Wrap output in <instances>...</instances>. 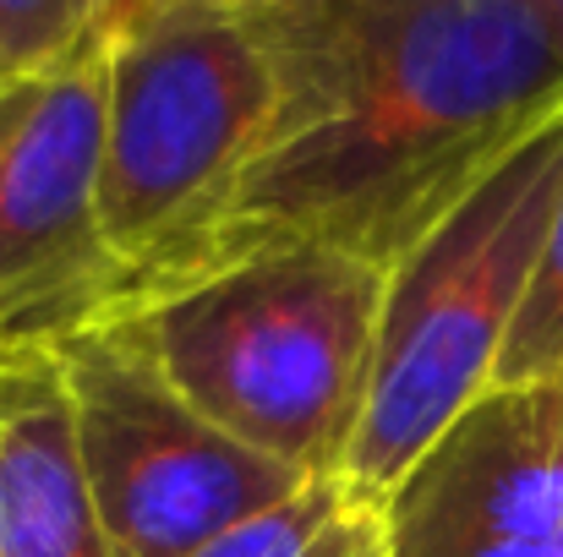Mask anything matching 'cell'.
<instances>
[{
  "label": "cell",
  "mask_w": 563,
  "mask_h": 557,
  "mask_svg": "<svg viewBox=\"0 0 563 557\" xmlns=\"http://www.w3.org/2000/svg\"><path fill=\"white\" fill-rule=\"evenodd\" d=\"M241 11L274 110L219 246L285 235L388 268L563 110V49L531 0H241Z\"/></svg>",
  "instance_id": "cell-1"
},
{
  "label": "cell",
  "mask_w": 563,
  "mask_h": 557,
  "mask_svg": "<svg viewBox=\"0 0 563 557\" xmlns=\"http://www.w3.org/2000/svg\"><path fill=\"white\" fill-rule=\"evenodd\" d=\"M383 279L388 268L345 246L235 241L110 323L224 437L307 481H345L373 388Z\"/></svg>",
  "instance_id": "cell-2"
},
{
  "label": "cell",
  "mask_w": 563,
  "mask_h": 557,
  "mask_svg": "<svg viewBox=\"0 0 563 557\" xmlns=\"http://www.w3.org/2000/svg\"><path fill=\"white\" fill-rule=\"evenodd\" d=\"M268 110L274 77L241 5H115L99 230L121 268V307L181 279L219 246L235 191L263 148Z\"/></svg>",
  "instance_id": "cell-3"
},
{
  "label": "cell",
  "mask_w": 563,
  "mask_h": 557,
  "mask_svg": "<svg viewBox=\"0 0 563 557\" xmlns=\"http://www.w3.org/2000/svg\"><path fill=\"white\" fill-rule=\"evenodd\" d=\"M563 197V110L388 263L367 415L345 481L383 503L493 388Z\"/></svg>",
  "instance_id": "cell-4"
},
{
  "label": "cell",
  "mask_w": 563,
  "mask_h": 557,
  "mask_svg": "<svg viewBox=\"0 0 563 557\" xmlns=\"http://www.w3.org/2000/svg\"><path fill=\"white\" fill-rule=\"evenodd\" d=\"M55 356L110 557H197L307 487V476L202 421L121 323H99Z\"/></svg>",
  "instance_id": "cell-5"
},
{
  "label": "cell",
  "mask_w": 563,
  "mask_h": 557,
  "mask_svg": "<svg viewBox=\"0 0 563 557\" xmlns=\"http://www.w3.org/2000/svg\"><path fill=\"white\" fill-rule=\"evenodd\" d=\"M110 22L0 82V350H55L121 307L99 230Z\"/></svg>",
  "instance_id": "cell-6"
},
{
  "label": "cell",
  "mask_w": 563,
  "mask_h": 557,
  "mask_svg": "<svg viewBox=\"0 0 563 557\" xmlns=\"http://www.w3.org/2000/svg\"><path fill=\"white\" fill-rule=\"evenodd\" d=\"M383 557H563V371L487 388L399 476Z\"/></svg>",
  "instance_id": "cell-7"
},
{
  "label": "cell",
  "mask_w": 563,
  "mask_h": 557,
  "mask_svg": "<svg viewBox=\"0 0 563 557\" xmlns=\"http://www.w3.org/2000/svg\"><path fill=\"white\" fill-rule=\"evenodd\" d=\"M0 557H110L55 350H0Z\"/></svg>",
  "instance_id": "cell-8"
},
{
  "label": "cell",
  "mask_w": 563,
  "mask_h": 557,
  "mask_svg": "<svg viewBox=\"0 0 563 557\" xmlns=\"http://www.w3.org/2000/svg\"><path fill=\"white\" fill-rule=\"evenodd\" d=\"M197 557H383V503L351 481H307Z\"/></svg>",
  "instance_id": "cell-9"
},
{
  "label": "cell",
  "mask_w": 563,
  "mask_h": 557,
  "mask_svg": "<svg viewBox=\"0 0 563 557\" xmlns=\"http://www.w3.org/2000/svg\"><path fill=\"white\" fill-rule=\"evenodd\" d=\"M553 371H563V197H559L553 224H548L542 263L531 274L526 307L515 318V334L504 345V361H498L493 388L537 382V377H553Z\"/></svg>",
  "instance_id": "cell-10"
},
{
  "label": "cell",
  "mask_w": 563,
  "mask_h": 557,
  "mask_svg": "<svg viewBox=\"0 0 563 557\" xmlns=\"http://www.w3.org/2000/svg\"><path fill=\"white\" fill-rule=\"evenodd\" d=\"M121 0H0V82L38 71L93 38Z\"/></svg>",
  "instance_id": "cell-11"
},
{
  "label": "cell",
  "mask_w": 563,
  "mask_h": 557,
  "mask_svg": "<svg viewBox=\"0 0 563 557\" xmlns=\"http://www.w3.org/2000/svg\"><path fill=\"white\" fill-rule=\"evenodd\" d=\"M537 11H542V22H548V33L559 38V49H563V0H531Z\"/></svg>",
  "instance_id": "cell-12"
},
{
  "label": "cell",
  "mask_w": 563,
  "mask_h": 557,
  "mask_svg": "<svg viewBox=\"0 0 563 557\" xmlns=\"http://www.w3.org/2000/svg\"><path fill=\"white\" fill-rule=\"evenodd\" d=\"M224 5H241V0H224Z\"/></svg>",
  "instance_id": "cell-13"
}]
</instances>
